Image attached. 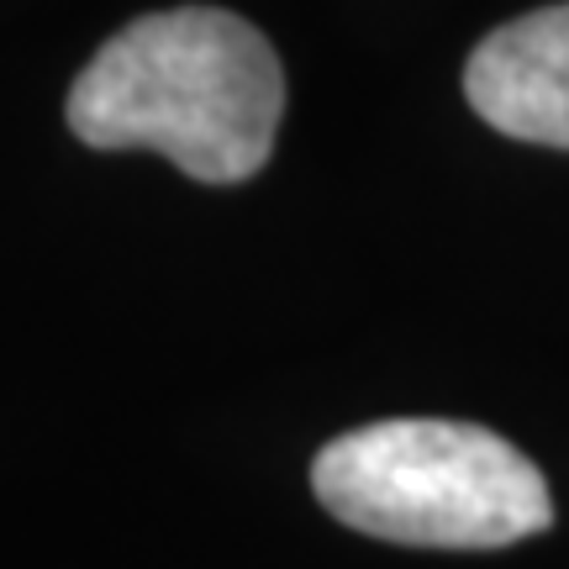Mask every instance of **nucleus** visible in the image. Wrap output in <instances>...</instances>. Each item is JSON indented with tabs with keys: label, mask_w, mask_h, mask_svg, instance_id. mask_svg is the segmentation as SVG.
Wrapping results in <instances>:
<instances>
[{
	"label": "nucleus",
	"mask_w": 569,
	"mask_h": 569,
	"mask_svg": "<svg viewBox=\"0 0 569 569\" xmlns=\"http://www.w3.org/2000/svg\"><path fill=\"white\" fill-rule=\"evenodd\" d=\"M311 490L338 522L411 549H507L553 528L549 480L501 432L443 417L353 427L317 453Z\"/></svg>",
	"instance_id": "nucleus-2"
},
{
	"label": "nucleus",
	"mask_w": 569,
	"mask_h": 569,
	"mask_svg": "<svg viewBox=\"0 0 569 569\" xmlns=\"http://www.w3.org/2000/svg\"><path fill=\"white\" fill-rule=\"evenodd\" d=\"M465 96L496 132L569 148V0L496 27L469 53Z\"/></svg>",
	"instance_id": "nucleus-3"
},
{
	"label": "nucleus",
	"mask_w": 569,
	"mask_h": 569,
	"mask_svg": "<svg viewBox=\"0 0 569 569\" xmlns=\"http://www.w3.org/2000/svg\"><path fill=\"white\" fill-rule=\"evenodd\" d=\"M284 69L259 27L217 6H174L122 27L69 90L90 148H153L190 180H253L274 153Z\"/></svg>",
	"instance_id": "nucleus-1"
}]
</instances>
